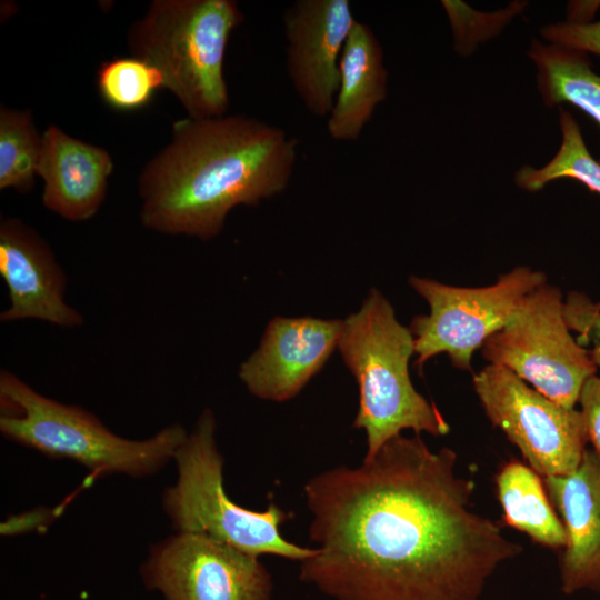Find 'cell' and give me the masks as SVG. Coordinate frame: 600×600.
Returning <instances> with one entry per match:
<instances>
[{"mask_svg":"<svg viewBox=\"0 0 600 600\" xmlns=\"http://www.w3.org/2000/svg\"><path fill=\"white\" fill-rule=\"evenodd\" d=\"M474 488L454 450L420 434L313 476L303 493L316 551L300 580L334 600H479L522 547L476 511Z\"/></svg>","mask_w":600,"mask_h":600,"instance_id":"6da1fadb","label":"cell"},{"mask_svg":"<svg viewBox=\"0 0 600 600\" xmlns=\"http://www.w3.org/2000/svg\"><path fill=\"white\" fill-rule=\"evenodd\" d=\"M297 139L256 118H187L138 179L140 220L150 230L217 237L237 206L281 193L297 160Z\"/></svg>","mask_w":600,"mask_h":600,"instance_id":"7a4b0ae2","label":"cell"},{"mask_svg":"<svg viewBox=\"0 0 600 600\" xmlns=\"http://www.w3.org/2000/svg\"><path fill=\"white\" fill-rule=\"evenodd\" d=\"M338 349L359 388L353 428L366 433L364 458L403 430L434 437L450 431L439 409L412 384L413 334L379 290H370L361 308L343 320Z\"/></svg>","mask_w":600,"mask_h":600,"instance_id":"3957f363","label":"cell"},{"mask_svg":"<svg viewBox=\"0 0 600 600\" xmlns=\"http://www.w3.org/2000/svg\"><path fill=\"white\" fill-rule=\"evenodd\" d=\"M242 20L233 0H153L127 43L131 56L161 73L189 118L221 117L229 108L223 60Z\"/></svg>","mask_w":600,"mask_h":600,"instance_id":"277c9868","label":"cell"},{"mask_svg":"<svg viewBox=\"0 0 600 600\" xmlns=\"http://www.w3.org/2000/svg\"><path fill=\"white\" fill-rule=\"evenodd\" d=\"M0 431L6 438L73 460L94 474H152L173 459L188 434L174 423L146 440L121 438L94 414L37 392L7 370L0 373Z\"/></svg>","mask_w":600,"mask_h":600,"instance_id":"5b68a950","label":"cell"},{"mask_svg":"<svg viewBox=\"0 0 600 600\" xmlns=\"http://www.w3.org/2000/svg\"><path fill=\"white\" fill-rule=\"evenodd\" d=\"M214 433V416L206 409L174 453L178 480L166 490L163 508L177 532L206 534L254 557L274 554L301 562L313 556L314 548L298 546L281 534L291 513L274 503L253 511L229 498Z\"/></svg>","mask_w":600,"mask_h":600,"instance_id":"8992f818","label":"cell"},{"mask_svg":"<svg viewBox=\"0 0 600 600\" xmlns=\"http://www.w3.org/2000/svg\"><path fill=\"white\" fill-rule=\"evenodd\" d=\"M542 271L513 268L486 287L467 288L411 277L409 283L429 304V313L410 323L419 371L433 357L446 353L452 366L472 371L477 349L501 330L526 298L546 283Z\"/></svg>","mask_w":600,"mask_h":600,"instance_id":"52a82bcc","label":"cell"},{"mask_svg":"<svg viewBox=\"0 0 600 600\" xmlns=\"http://www.w3.org/2000/svg\"><path fill=\"white\" fill-rule=\"evenodd\" d=\"M563 306L559 288L541 284L481 351L490 364L510 370L552 401L576 408L598 368L571 334Z\"/></svg>","mask_w":600,"mask_h":600,"instance_id":"ba28073f","label":"cell"},{"mask_svg":"<svg viewBox=\"0 0 600 600\" xmlns=\"http://www.w3.org/2000/svg\"><path fill=\"white\" fill-rule=\"evenodd\" d=\"M472 384L491 422L542 478L564 476L580 464L589 442L579 409L547 398L510 370L488 363Z\"/></svg>","mask_w":600,"mask_h":600,"instance_id":"9c48e42d","label":"cell"},{"mask_svg":"<svg viewBox=\"0 0 600 600\" xmlns=\"http://www.w3.org/2000/svg\"><path fill=\"white\" fill-rule=\"evenodd\" d=\"M142 572L166 600H270L272 593L258 557L201 533L177 532L156 544Z\"/></svg>","mask_w":600,"mask_h":600,"instance_id":"30bf717a","label":"cell"},{"mask_svg":"<svg viewBox=\"0 0 600 600\" xmlns=\"http://www.w3.org/2000/svg\"><path fill=\"white\" fill-rule=\"evenodd\" d=\"M356 21L348 0H298L284 12L288 76L317 117H329L333 108L340 58Z\"/></svg>","mask_w":600,"mask_h":600,"instance_id":"8fae6325","label":"cell"},{"mask_svg":"<svg viewBox=\"0 0 600 600\" xmlns=\"http://www.w3.org/2000/svg\"><path fill=\"white\" fill-rule=\"evenodd\" d=\"M342 320L276 317L258 349L241 363L239 378L257 398H294L338 348Z\"/></svg>","mask_w":600,"mask_h":600,"instance_id":"7c38bea8","label":"cell"},{"mask_svg":"<svg viewBox=\"0 0 600 600\" xmlns=\"http://www.w3.org/2000/svg\"><path fill=\"white\" fill-rule=\"evenodd\" d=\"M0 274L9 306L2 322L34 319L62 328L83 323L82 314L67 303V276L39 233L18 218L0 222Z\"/></svg>","mask_w":600,"mask_h":600,"instance_id":"4fadbf2b","label":"cell"},{"mask_svg":"<svg viewBox=\"0 0 600 600\" xmlns=\"http://www.w3.org/2000/svg\"><path fill=\"white\" fill-rule=\"evenodd\" d=\"M543 482L566 533L559 559L561 591L600 593V460L587 449L573 472Z\"/></svg>","mask_w":600,"mask_h":600,"instance_id":"5bb4252c","label":"cell"},{"mask_svg":"<svg viewBox=\"0 0 600 600\" xmlns=\"http://www.w3.org/2000/svg\"><path fill=\"white\" fill-rule=\"evenodd\" d=\"M113 171L110 153L50 124L42 132L37 176L44 207L69 221H86L102 206Z\"/></svg>","mask_w":600,"mask_h":600,"instance_id":"9a60e30c","label":"cell"},{"mask_svg":"<svg viewBox=\"0 0 600 600\" xmlns=\"http://www.w3.org/2000/svg\"><path fill=\"white\" fill-rule=\"evenodd\" d=\"M339 89L328 117L327 131L337 141H354L387 94L388 73L372 29L356 21L339 63Z\"/></svg>","mask_w":600,"mask_h":600,"instance_id":"2e32d148","label":"cell"},{"mask_svg":"<svg viewBox=\"0 0 600 600\" xmlns=\"http://www.w3.org/2000/svg\"><path fill=\"white\" fill-rule=\"evenodd\" d=\"M494 482L503 522L540 546L562 550L564 528L543 478L527 463L510 460L500 468Z\"/></svg>","mask_w":600,"mask_h":600,"instance_id":"e0dca14e","label":"cell"},{"mask_svg":"<svg viewBox=\"0 0 600 600\" xmlns=\"http://www.w3.org/2000/svg\"><path fill=\"white\" fill-rule=\"evenodd\" d=\"M528 54L538 68L546 103L569 102L600 126V74L592 71L586 52L533 40Z\"/></svg>","mask_w":600,"mask_h":600,"instance_id":"ac0fdd59","label":"cell"},{"mask_svg":"<svg viewBox=\"0 0 600 600\" xmlns=\"http://www.w3.org/2000/svg\"><path fill=\"white\" fill-rule=\"evenodd\" d=\"M30 110L0 108V189L29 192L34 184L41 151Z\"/></svg>","mask_w":600,"mask_h":600,"instance_id":"d6986e66","label":"cell"},{"mask_svg":"<svg viewBox=\"0 0 600 600\" xmlns=\"http://www.w3.org/2000/svg\"><path fill=\"white\" fill-rule=\"evenodd\" d=\"M560 127L562 143L553 159L541 169L522 167L516 174L517 184L527 191L536 192L552 180L571 178L600 194V163L591 157L578 123L566 110L560 112ZM598 306L600 307V301Z\"/></svg>","mask_w":600,"mask_h":600,"instance_id":"ffe728a7","label":"cell"},{"mask_svg":"<svg viewBox=\"0 0 600 600\" xmlns=\"http://www.w3.org/2000/svg\"><path fill=\"white\" fill-rule=\"evenodd\" d=\"M97 87L103 101L120 111L147 106L154 91L163 88L161 73L137 57H117L104 61L97 73Z\"/></svg>","mask_w":600,"mask_h":600,"instance_id":"44dd1931","label":"cell"},{"mask_svg":"<svg viewBox=\"0 0 600 600\" xmlns=\"http://www.w3.org/2000/svg\"><path fill=\"white\" fill-rule=\"evenodd\" d=\"M564 319L570 329L577 333L576 340L588 350V353L600 368V308L597 302L579 291H571L564 299Z\"/></svg>","mask_w":600,"mask_h":600,"instance_id":"7402d4cb","label":"cell"},{"mask_svg":"<svg viewBox=\"0 0 600 600\" xmlns=\"http://www.w3.org/2000/svg\"><path fill=\"white\" fill-rule=\"evenodd\" d=\"M541 34L553 44L600 54V21L549 24Z\"/></svg>","mask_w":600,"mask_h":600,"instance_id":"603a6c76","label":"cell"},{"mask_svg":"<svg viewBox=\"0 0 600 600\" xmlns=\"http://www.w3.org/2000/svg\"><path fill=\"white\" fill-rule=\"evenodd\" d=\"M589 442L600 460V377L592 376L584 383L579 402Z\"/></svg>","mask_w":600,"mask_h":600,"instance_id":"cb8c5ba5","label":"cell"},{"mask_svg":"<svg viewBox=\"0 0 600 600\" xmlns=\"http://www.w3.org/2000/svg\"><path fill=\"white\" fill-rule=\"evenodd\" d=\"M50 511L46 508H39L18 516L10 517L1 524L2 534H17L32 531L40 526L50 522Z\"/></svg>","mask_w":600,"mask_h":600,"instance_id":"d4e9b609","label":"cell"}]
</instances>
